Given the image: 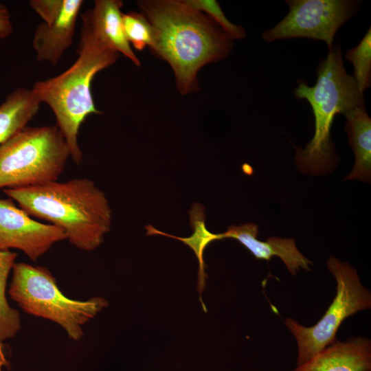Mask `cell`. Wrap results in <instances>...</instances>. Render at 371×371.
Instances as JSON below:
<instances>
[{
	"instance_id": "7402d4cb",
	"label": "cell",
	"mask_w": 371,
	"mask_h": 371,
	"mask_svg": "<svg viewBox=\"0 0 371 371\" xmlns=\"http://www.w3.org/2000/svg\"><path fill=\"white\" fill-rule=\"evenodd\" d=\"M4 368L10 369V364L6 358L5 345L0 337V371H3Z\"/></svg>"
},
{
	"instance_id": "5bb4252c",
	"label": "cell",
	"mask_w": 371,
	"mask_h": 371,
	"mask_svg": "<svg viewBox=\"0 0 371 371\" xmlns=\"http://www.w3.org/2000/svg\"><path fill=\"white\" fill-rule=\"evenodd\" d=\"M344 115L345 131L355 155V163L346 179L370 181L371 175V119L364 107L354 108Z\"/></svg>"
},
{
	"instance_id": "8992f818",
	"label": "cell",
	"mask_w": 371,
	"mask_h": 371,
	"mask_svg": "<svg viewBox=\"0 0 371 371\" xmlns=\"http://www.w3.org/2000/svg\"><path fill=\"white\" fill-rule=\"evenodd\" d=\"M12 271L10 298L23 312L59 324L72 340H80L84 335L82 326L109 305L101 297L86 301L66 297L45 267L15 262Z\"/></svg>"
},
{
	"instance_id": "ac0fdd59",
	"label": "cell",
	"mask_w": 371,
	"mask_h": 371,
	"mask_svg": "<svg viewBox=\"0 0 371 371\" xmlns=\"http://www.w3.org/2000/svg\"><path fill=\"white\" fill-rule=\"evenodd\" d=\"M354 67L352 76L359 87L364 92L371 85V29L367 31L357 46L350 49L345 54Z\"/></svg>"
},
{
	"instance_id": "3957f363",
	"label": "cell",
	"mask_w": 371,
	"mask_h": 371,
	"mask_svg": "<svg viewBox=\"0 0 371 371\" xmlns=\"http://www.w3.org/2000/svg\"><path fill=\"white\" fill-rule=\"evenodd\" d=\"M76 53L78 58L69 68L36 82L31 89L41 103L52 110L71 157L80 165L83 158L78 139L80 126L88 115L102 113L94 104L91 82L97 73L117 61L120 54L100 43L83 25Z\"/></svg>"
},
{
	"instance_id": "9c48e42d",
	"label": "cell",
	"mask_w": 371,
	"mask_h": 371,
	"mask_svg": "<svg viewBox=\"0 0 371 371\" xmlns=\"http://www.w3.org/2000/svg\"><path fill=\"white\" fill-rule=\"evenodd\" d=\"M82 0H31L29 4L43 22L36 27L33 48L38 62L55 65L71 45Z\"/></svg>"
},
{
	"instance_id": "4fadbf2b",
	"label": "cell",
	"mask_w": 371,
	"mask_h": 371,
	"mask_svg": "<svg viewBox=\"0 0 371 371\" xmlns=\"http://www.w3.org/2000/svg\"><path fill=\"white\" fill-rule=\"evenodd\" d=\"M371 341L352 337L336 341L293 371H370Z\"/></svg>"
},
{
	"instance_id": "e0dca14e",
	"label": "cell",
	"mask_w": 371,
	"mask_h": 371,
	"mask_svg": "<svg viewBox=\"0 0 371 371\" xmlns=\"http://www.w3.org/2000/svg\"><path fill=\"white\" fill-rule=\"evenodd\" d=\"M17 254L10 250L0 251V337L2 341L14 337L21 329L20 314L6 299L9 274L15 263Z\"/></svg>"
},
{
	"instance_id": "30bf717a",
	"label": "cell",
	"mask_w": 371,
	"mask_h": 371,
	"mask_svg": "<svg viewBox=\"0 0 371 371\" xmlns=\"http://www.w3.org/2000/svg\"><path fill=\"white\" fill-rule=\"evenodd\" d=\"M65 240L60 228L34 220L10 198L0 199V251L17 249L36 262Z\"/></svg>"
},
{
	"instance_id": "9a60e30c",
	"label": "cell",
	"mask_w": 371,
	"mask_h": 371,
	"mask_svg": "<svg viewBox=\"0 0 371 371\" xmlns=\"http://www.w3.org/2000/svg\"><path fill=\"white\" fill-rule=\"evenodd\" d=\"M41 102L32 89L17 88L0 104V145L27 126L37 114Z\"/></svg>"
},
{
	"instance_id": "7c38bea8",
	"label": "cell",
	"mask_w": 371,
	"mask_h": 371,
	"mask_svg": "<svg viewBox=\"0 0 371 371\" xmlns=\"http://www.w3.org/2000/svg\"><path fill=\"white\" fill-rule=\"evenodd\" d=\"M122 5L120 0H96L92 9L82 14V25L100 43L122 54L135 65L139 66L140 61L132 50L124 32Z\"/></svg>"
},
{
	"instance_id": "d6986e66",
	"label": "cell",
	"mask_w": 371,
	"mask_h": 371,
	"mask_svg": "<svg viewBox=\"0 0 371 371\" xmlns=\"http://www.w3.org/2000/svg\"><path fill=\"white\" fill-rule=\"evenodd\" d=\"M122 25L128 43L137 50L154 44L155 33L151 23L143 13L130 12L122 14Z\"/></svg>"
},
{
	"instance_id": "44dd1931",
	"label": "cell",
	"mask_w": 371,
	"mask_h": 371,
	"mask_svg": "<svg viewBox=\"0 0 371 371\" xmlns=\"http://www.w3.org/2000/svg\"><path fill=\"white\" fill-rule=\"evenodd\" d=\"M12 32L13 26L10 11L5 5L0 3V38L9 37Z\"/></svg>"
},
{
	"instance_id": "ba28073f",
	"label": "cell",
	"mask_w": 371,
	"mask_h": 371,
	"mask_svg": "<svg viewBox=\"0 0 371 371\" xmlns=\"http://www.w3.org/2000/svg\"><path fill=\"white\" fill-rule=\"evenodd\" d=\"M288 14L265 31L267 42L308 38L324 41L331 48L337 30L358 11L359 1L351 0H287Z\"/></svg>"
},
{
	"instance_id": "2e32d148",
	"label": "cell",
	"mask_w": 371,
	"mask_h": 371,
	"mask_svg": "<svg viewBox=\"0 0 371 371\" xmlns=\"http://www.w3.org/2000/svg\"><path fill=\"white\" fill-rule=\"evenodd\" d=\"M190 225L193 229L192 234L189 237H179L168 234L155 229L150 225L145 227L147 235H162L177 239L187 245L194 251L199 262L198 291L201 293L205 287L207 275L205 273V265L203 260V253L205 248L212 242L222 240V234L210 232L205 226V215L203 207L195 203L192 206L190 212Z\"/></svg>"
},
{
	"instance_id": "277c9868",
	"label": "cell",
	"mask_w": 371,
	"mask_h": 371,
	"mask_svg": "<svg viewBox=\"0 0 371 371\" xmlns=\"http://www.w3.org/2000/svg\"><path fill=\"white\" fill-rule=\"evenodd\" d=\"M317 81L310 87L302 81L294 90L297 98L306 100L315 117V133L304 148L295 147L296 165L310 174H319L331 167L333 146L330 130L337 114H344L357 107H364L363 92L344 66L339 44L333 45L326 58L316 69Z\"/></svg>"
},
{
	"instance_id": "5b68a950",
	"label": "cell",
	"mask_w": 371,
	"mask_h": 371,
	"mask_svg": "<svg viewBox=\"0 0 371 371\" xmlns=\"http://www.w3.org/2000/svg\"><path fill=\"white\" fill-rule=\"evenodd\" d=\"M71 157L56 125L25 126L0 145V189L58 181Z\"/></svg>"
},
{
	"instance_id": "52a82bcc",
	"label": "cell",
	"mask_w": 371,
	"mask_h": 371,
	"mask_svg": "<svg viewBox=\"0 0 371 371\" xmlns=\"http://www.w3.org/2000/svg\"><path fill=\"white\" fill-rule=\"evenodd\" d=\"M327 265L337 282V293L324 315L311 327L291 318L285 320L297 341V366L335 342L337 332L346 318L371 306L370 292L362 286L357 271L349 263L330 256Z\"/></svg>"
},
{
	"instance_id": "6da1fadb",
	"label": "cell",
	"mask_w": 371,
	"mask_h": 371,
	"mask_svg": "<svg viewBox=\"0 0 371 371\" xmlns=\"http://www.w3.org/2000/svg\"><path fill=\"white\" fill-rule=\"evenodd\" d=\"M137 4L154 29L151 51L170 64L181 94L197 89L196 76L203 66L225 58L232 50V39L185 0Z\"/></svg>"
},
{
	"instance_id": "ffe728a7",
	"label": "cell",
	"mask_w": 371,
	"mask_h": 371,
	"mask_svg": "<svg viewBox=\"0 0 371 371\" xmlns=\"http://www.w3.org/2000/svg\"><path fill=\"white\" fill-rule=\"evenodd\" d=\"M195 10L206 13L230 39H240L246 36L245 30L231 23L222 11L219 3L214 0H185Z\"/></svg>"
},
{
	"instance_id": "7a4b0ae2",
	"label": "cell",
	"mask_w": 371,
	"mask_h": 371,
	"mask_svg": "<svg viewBox=\"0 0 371 371\" xmlns=\"http://www.w3.org/2000/svg\"><path fill=\"white\" fill-rule=\"evenodd\" d=\"M30 216L64 232L76 248L91 251L110 231L112 210L104 192L90 179L3 190Z\"/></svg>"
},
{
	"instance_id": "8fae6325",
	"label": "cell",
	"mask_w": 371,
	"mask_h": 371,
	"mask_svg": "<svg viewBox=\"0 0 371 371\" xmlns=\"http://www.w3.org/2000/svg\"><path fill=\"white\" fill-rule=\"evenodd\" d=\"M221 234L223 239H236L256 259L270 260L273 256L279 257L293 275H295L300 268L309 270V265H312L311 261L297 249L293 238L271 236L266 241L258 240V227L255 223L231 225Z\"/></svg>"
}]
</instances>
